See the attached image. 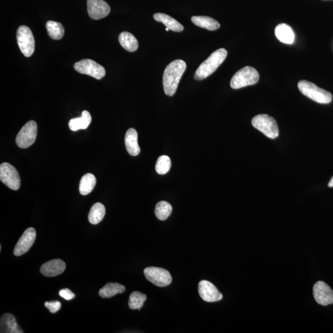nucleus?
<instances>
[{"mask_svg":"<svg viewBox=\"0 0 333 333\" xmlns=\"http://www.w3.org/2000/svg\"><path fill=\"white\" fill-rule=\"evenodd\" d=\"M186 69L185 62L180 59L175 60L166 67L163 75V87L166 95H175Z\"/></svg>","mask_w":333,"mask_h":333,"instance_id":"obj_1","label":"nucleus"},{"mask_svg":"<svg viewBox=\"0 0 333 333\" xmlns=\"http://www.w3.org/2000/svg\"><path fill=\"white\" fill-rule=\"evenodd\" d=\"M226 56L227 51L224 48H220L214 51L197 69L195 79L202 80L210 76L222 65Z\"/></svg>","mask_w":333,"mask_h":333,"instance_id":"obj_2","label":"nucleus"},{"mask_svg":"<svg viewBox=\"0 0 333 333\" xmlns=\"http://www.w3.org/2000/svg\"><path fill=\"white\" fill-rule=\"evenodd\" d=\"M298 86L300 92L318 103L329 104L332 101L331 93L320 89L310 81L301 80L299 81Z\"/></svg>","mask_w":333,"mask_h":333,"instance_id":"obj_3","label":"nucleus"},{"mask_svg":"<svg viewBox=\"0 0 333 333\" xmlns=\"http://www.w3.org/2000/svg\"><path fill=\"white\" fill-rule=\"evenodd\" d=\"M259 75L253 67L246 66L233 75L230 86L233 89H240L241 88L253 86L258 82Z\"/></svg>","mask_w":333,"mask_h":333,"instance_id":"obj_4","label":"nucleus"},{"mask_svg":"<svg viewBox=\"0 0 333 333\" xmlns=\"http://www.w3.org/2000/svg\"><path fill=\"white\" fill-rule=\"evenodd\" d=\"M252 125L254 128L258 130L269 138H277L279 135L276 120L268 115H257L253 118Z\"/></svg>","mask_w":333,"mask_h":333,"instance_id":"obj_5","label":"nucleus"},{"mask_svg":"<svg viewBox=\"0 0 333 333\" xmlns=\"http://www.w3.org/2000/svg\"><path fill=\"white\" fill-rule=\"evenodd\" d=\"M18 45L24 56L30 57L35 51V40L33 33L29 27L22 26L17 31Z\"/></svg>","mask_w":333,"mask_h":333,"instance_id":"obj_6","label":"nucleus"},{"mask_svg":"<svg viewBox=\"0 0 333 333\" xmlns=\"http://www.w3.org/2000/svg\"><path fill=\"white\" fill-rule=\"evenodd\" d=\"M37 135V125L33 120H30L23 127L16 139L18 147L23 149L29 148L34 143Z\"/></svg>","mask_w":333,"mask_h":333,"instance_id":"obj_7","label":"nucleus"},{"mask_svg":"<svg viewBox=\"0 0 333 333\" xmlns=\"http://www.w3.org/2000/svg\"><path fill=\"white\" fill-rule=\"evenodd\" d=\"M75 70L81 74H86L100 80L106 75L105 69L93 60L86 59L80 60L74 65Z\"/></svg>","mask_w":333,"mask_h":333,"instance_id":"obj_8","label":"nucleus"},{"mask_svg":"<svg viewBox=\"0 0 333 333\" xmlns=\"http://www.w3.org/2000/svg\"><path fill=\"white\" fill-rule=\"evenodd\" d=\"M144 274L147 279L156 286L165 287L172 283L171 275L165 269L150 266L144 269Z\"/></svg>","mask_w":333,"mask_h":333,"instance_id":"obj_9","label":"nucleus"},{"mask_svg":"<svg viewBox=\"0 0 333 333\" xmlns=\"http://www.w3.org/2000/svg\"><path fill=\"white\" fill-rule=\"evenodd\" d=\"M0 180L11 190L19 189L20 178L19 173L16 169L9 163L4 162L0 165Z\"/></svg>","mask_w":333,"mask_h":333,"instance_id":"obj_10","label":"nucleus"},{"mask_svg":"<svg viewBox=\"0 0 333 333\" xmlns=\"http://www.w3.org/2000/svg\"><path fill=\"white\" fill-rule=\"evenodd\" d=\"M315 300L318 304L324 306L333 304V292L328 284L323 281H318L313 289Z\"/></svg>","mask_w":333,"mask_h":333,"instance_id":"obj_11","label":"nucleus"},{"mask_svg":"<svg viewBox=\"0 0 333 333\" xmlns=\"http://www.w3.org/2000/svg\"><path fill=\"white\" fill-rule=\"evenodd\" d=\"M37 233L33 228H27L21 236L14 249V254L20 256L28 252L35 241Z\"/></svg>","mask_w":333,"mask_h":333,"instance_id":"obj_12","label":"nucleus"},{"mask_svg":"<svg viewBox=\"0 0 333 333\" xmlns=\"http://www.w3.org/2000/svg\"><path fill=\"white\" fill-rule=\"evenodd\" d=\"M87 10L90 17L94 20L103 19L111 11L110 5L104 0H87Z\"/></svg>","mask_w":333,"mask_h":333,"instance_id":"obj_13","label":"nucleus"},{"mask_svg":"<svg viewBox=\"0 0 333 333\" xmlns=\"http://www.w3.org/2000/svg\"><path fill=\"white\" fill-rule=\"evenodd\" d=\"M198 292L201 298L207 302L220 301L223 296L217 287L210 281L202 280L198 284Z\"/></svg>","mask_w":333,"mask_h":333,"instance_id":"obj_14","label":"nucleus"},{"mask_svg":"<svg viewBox=\"0 0 333 333\" xmlns=\"http://www.w3.org/2000/svg\"><path fill=\"white\" fill-rule=\"evenodd\" d=\"M66 268V263L62 260L54 259L42 265L40 272L45 277H54L62 274Z\"/></svg>","mask_w":333,"mask_h":333,"instance_id":"obj_15","label":"nucleus"},{"mask_svg":"<svg viewBox=\"0 0 333 333\" xmlns=\"http://www.w3.org/2000/svg\"><path fill=\"white\" fill-rule=\"evenodd\" d=\"M2 333H23L17 323L16 318L10 314H4L0 320Z\"/></svg>","mask_w":333,"mask_h":333,"instance_id":"obj_16","label":"nucleus"},{"mask_svg":"<svg viewBox=\"0 0 333 333\" xmlns=\"http://www.w3.org/2000/svg\"><path fill=\"white\" fill-rule=\"evenodd\" d=\"M127 151L130 155L137 156L140 153V148L138 143V133L134 129L127 130L125 137Z\"/></svg>","mask_w":333,"mask_h":333,"instance_id":"obj_17","label":"nucleus"},{"mask_svg":"<svg viewBox=\"0 0 333 333\" xmlns=\"http://www.w3.org/2000/svg\"><path fill=\"white\" fill-rule=\"evenodd\" d=\"M275 35L282 43L292 44L295 41V34L293 30L286 24H280L275 28Z\"/></svg>","mask_w":333,"mask_h":333,"instance_id":"obj_18","label":"nucleus"},{"mask_svg":"<svg viewBox=\"0 0 333 333\" xmlns=\"http://www.w3.org/2000/svg\"><path fill=\"white\" fill-rule=\"evenodd\" d=\"M153 17L157 22L163 23L167 28L172 31L180 32H182L184 29L183 26L180 23L168 14L156 13L154 14Z\"/></svg>","mask_w":333,"mask_h":333,"instance_id":"obj_19","label":"nucleus"},{"mask_svg":"<svg viewBox=\"0 0 333 333\" xmlns=\"http://www.w3.org/2000/svg\"><path fill=\"white\" fill-rule=\"evenodd\" d=\"M92 122V116L87 111H84L80 117L72 119L69 122V127L72 131L86 129Z\"/></svg>","mask_w":333,"mask_h":333,"instance_id":"obj_20","label":"nucleus"},{"mask_svg":"<svg viewBox=\"0 0 333 333\" xmlns=\"http://www.w3.org/2000/svg\"><path fill=\"white\" fill-rule=\"evenodd\" d=\"M119 43L124 49L134 52L138 49V42L135 36L128 32H123L119 36Z\"/></svg>","mask_w":333,"mask_h":333,"instance_id":"obj_21","label":"nucleus"},{"mask_svg":"<svg viewBox=\"0 0 333 333\" xmlns=\"http://www.w3.org/2000/svg\"><path fill=\"white\" fill-rule=\"evenodd\" d=\"M126 287L119 283H109L99 290V295L102 298H111L118 294L123 293Z\"/></svg>","mask_w":333,"mask_h":333,"instance_id":"obj_22","label":"nucleus"},{"mask_svg":"<svg viewBox=\"0 0 333 333\" xmlns=\"http://www.w3.org/2000/svg\"><path fill=\"white\" fill-rule=\"evenodd\" d=\"M192 21L196 26L211 31L219 29L220 27V24L217 20L208 16H193Z\"/></svg>","mask_w":333,"mask_h":333,"instance_id":"obj_23","label":"nucleus"},{"mask_svg":"<svg viewBox=\"0 0 333 333\" xmlns=\"http://www.w3.org/2000/svg\"><path fill=\"white\" fill-rule=\"evenodd\" d=\"M96 184L95 175L87 174L81 178L80 182L79 191L81 195H89L94 189Z\"/></svg>","mask_w":333,"mask_h":333,"instance_id":"obj_24","label":"nucleus"},{"mask_svg":"<svg viewBox=\"0 0 333 333\" xmlns=\"http://www.w3.org/2000/svg\"><path fill=\"white\" fill-rule=\"evenodd\" d=\"M106 210L104 205L97 202L94 204L90 211L89 214V222L96 225V224L101 222L105 216Z\"/></svg>","mask_w":333,"mask_h":333,"instance_id":"obj_25","label":"nucleus"},{"mask_svg":"<svg viewBox=\"0 0 333 333\" xmlns=\"http://www.w3.org/2000/svg\"><path fill=\"white\" fill-rule=\"evenodd\" d=\"M48 35L53 40H60L65 34V29L61 24L49 20L46 24Z\"/></svg>","mask_w":333,"mask_h":333,"instance_id":"obj_26","label":"nucleus"},{"mask_svg":"<svg viewBox=\"0 0 333 333\" xmlns=\"http://www.w3.org/2000/svg\"><path fill=\"white\" fill-rule=\"evenodd\" d=\"M146 295L138 292H133L130 296L129 306L130 309L140 310L143 306L144 302L147 301Z\"/></svg>","mask_w":333,"mask_h":333,"instance_id":"obj_27","label":"nucleus"},{"mask_svg":"<svg viewBox=\"0 0 333 333\" xmlns=\"http://www.w3.org/2000/svg\"><path fill=\"white\" fill-rule=\"evenodd\" d=\"M172 205L166 201H160L156 205L155 215L160 220H165L172 213Z\"/></svg>","mask_w":333,"mask_h":333,"instance_id":"obj_28","label":"nucleus"},{"mask_svg":"<svg viewBox=\"0 0 333 333\" xmlns=\"http://www.w3.org/2000/svg\"><path fill=\"white\" fill-rule=\"evenodd\" d=\"M171 165L170 157L168 156H160L156 163V171L158 174L164 175L170 171Z\"/></svg>","mask_w":333,"mask_h":333,"instance_id":"obj_29","label":"nucleus"},{"mask_svg":"<svg viewBox=\"0 0 333 333\" xmlns=\"http://www.w3.org/2000/svg\"><path fill=\"white\" fill-rule=\"evenodd\" d=\"M46 307L51 313L55 314L61 307V303L59 301L46 302L45 303Z\"/></svg>","mask_w":333,"mask_h":333,"instance_id":"obj_30","label":"nucleus"},{"mask_svg":"<svg viewBox=\"0 0 333 333\" xmlns=\"http://www.w3.org/2000/svg\"><path fill=\"white\" fill-rule=\"evenodd\" d=\"M59 295L61 298L66 300V301H70L75 298V295L69 289H64L59 290Z\"/></svg>","mask_w":333,"mask_h":333,"instance_id":"obj_31","label":"nucleus"},{"mask_svg":"<svg viewBox=\"0 0 333 333\" xmlns=\"http://www.w3.org/2000/svg\"><path fill=\"white\" fill-rule=\"evenodd\" d=\"M328 186L330 188L333 187V177L331 178V179L330 180L329 182L328 183Z\"/></svg>","mask_w":333,"mask_h":333,"instance_id":"obj_32","label":"nucleus"},{"mask_svg":"<svg viewBox=\"0 0 333 333\" xmlns=\"http://www.w3.org/2000/svg\"><path fill=\"white\" fill-rule=\"evenodd\" d=\"M165 30H166V31H169V29L168 28H167V27H166Z\"/></svg>","mask_w":333,"mask_h":333,"instance_id":"obj_33","label":"nucleus"}]
</instances>
